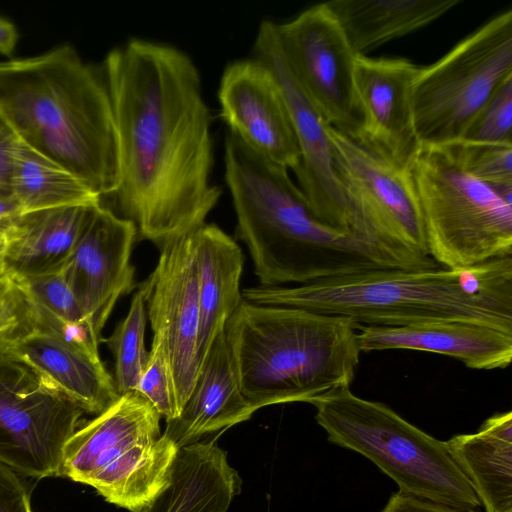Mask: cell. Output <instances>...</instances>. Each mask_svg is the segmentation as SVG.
<instances>
[{"mask_svg": "<svg viewBox=\"0 0 512 512\" xmlns=\"http://www.w3.org/2000/svg\"><path fill=\"white\" fill-rule=\"evenodd\" d=\"M116 130L114 197L137 239L159 249L205 223L221 196L210 180L211 117L201 77L180 49L132 38L104 61Z\"/></svg>", "mask_w": 512, "mask_h": 512, "instance_id": "cell-1", "label": "cell"}, {"mask_svg": "<svg viewBox=\"0 0 512 512\" xmlns=\"http://www.w3.org/2000/svg\"><path fill=\"white\" fill-rule=\"evenodd\" d=\"M242 296L361 325L469 321L512 331V256L458 270L379 267L298 285H257L243 289Z\"/></svg>", "mask_w": 512, "mask_h": 512, "instance_id": "cell-2", "label": "cell"}, {"mask_svg": "<svg viewBox=\"0 0 512 512\" xmlns=\"http://www.w3.org/2000/svg\"><path fill=\"white\" fill-rule=\"evenodd\" d=\"M0 117L21 141L100 197L116 191L117 140L108 89L72 47L0 62Z\"/></svg>", "mask_w": 512, "mask_h": 512, "instance_id": "cell-3", "label": "cell"}, {"mask_svg": "<svg viewBox=\"0 0 512 512\" xmlns=\"http://www.w3.org/2000/svg\"><path fill=\"white\" fill-rule=\"evenodd\" d=\"M225 180L237 218V237L250 254L261 286H290L388 267L352 234L327 225L279 166L228 132Z\"/></svg>", "mask_w": 512, "mask_h": 512, "instance_id": "cell-4", "label": "cell"}, {"mask_svg": "<svg viewBox=\"0 0 512 512\" xmlns=\"http://www.w3.org/2000/svg\"><path fill=\"white\" fill-rule=\"evenodd\" d=\"M357 323L306 309L246 301L228 320L241 391L259 408L350 388L360 359Z\"/></svg>", "mask_w": 512, "mask_h": 512, "instance_id": "cell-5", "label": "cell"}, {"mask_svg": "<svg viewBox=\"0 0 512 512\" xmlns=\"http://www.w3.org/2000/svg\"><path fill=\"white\" fill-rule=\"evenodd\" d=\"M328 440L371 460L401 493L472 512L481 506L470 481L440 441L387 405L341 389L312 401Z\"/></svg>", "mask_w": 512, "mask_h": 512, "instance_id": "cell-6", "label": "cell"}, {"mask_svg": "<svg viewBox=\"0 0 512 512\" xmlns=\"http://www.w3.org/2000/svg\"><path fill=\"white\" fill-rule=\"evenodd\" d=\"M161 416L136 391L80 426L62 451L61 476L93 487L130 512H144L167 485L178 448Z\"/></svg>", "mask_w": 512, "mask_h": 512, "instance_id": "cell-7", "label": "cell"}, {"mask_svg": "<svg viewBox=\"0 0 512 512\" xmlns=\"http://www.w3.org/2000/svg\"><path fill=\"white\" fill-rule=\"evenodd\" d=\"M411 169L430 257L465 269L512 256V200L467 173L443 146L420 145Z\"/></svg>", "mask_w": 512, "mask_h": 512, "instance_id": "cell-8", "label": "cell"}, {"mask_svg": "<svg viewBox=\"0 0 512 512\" xmlns=\"http://www.w3.org/2000/svg\"><path fill=\"white\" fill-rule=\"evenodd\" d=\"M334 169L348 211V231L388 267L439 266L429 255L409 165H400L328 126Z\"/></svg>", "mask_w": 512, "mask_h": 512, "instance_id": "cell-9", "label": "cell"}, {"mask_svg": "<svg viewBox=\"0 0 512 512\" xmlns=\"http://www.w3.org/2000/svg\"><path fill=\"white\" fill-rule=\"evenodd\" d=\"M512 77V10L508 9L420 67L412 90L419 145L442 146L462 138L494 94Z\"/></svg>", "mask_w": 512, "mask_h": 512, "instance_id": "cell-10", "label": "cell"}, {"mask_svg": "<svg viewBox=\"0 0 512 512\" xmlns=\"http://www.w3.org/2000/svg\"><path fill=\"white\" fill-rule=\"evenodd\" d=\"M83 413L28 361L0 352V462L23 476H61L63 447Z\"/></svg>", "mask_w": 512, "mask_h": 512, "instance_id": "cell-11", "label": "cell"}, {"mask_svg": "<svg viewBox=\"0 0 512 512\" xmlns=\"http://www.w3.org/2000/svg\"><path fill=\"white\" fill-rule=\"evenodd\" d=\"M275 31L292 75L326 124L354 138L357 56L330 11L324 3L314 5L288 22L275 23Z\"/></svg>", "mask_w": 512, "mask_h": 512, "instance_id": "cell-12", "label": "cell"}, {"mask_svg": "<svg viewBox=\"0 0 512 512\" xmlns=\"http://www.w3.org/2000/svg\"><path fill=\"white\" fill-rule=\"evenodd\" d=\"M192 233L162 247L154 271L144 280L148 320L153 338L163 345L180 412L198 376V278Z\"/></svg>", "mask_w": 512, "mask_h": 512, "instance_id": "cell-13", "label": "cell"}, {"mask_svg": "<svg viewBox=\"0 0 512 512\" xmlns=\"http://www.w3.org/2000/svg\"><path fill=\"white\" fill-rule=\"evenodd\" d=\"M253 56L272 74L288 109L300 151L299 163L293 170L298 187L321 221L349 233L348 211L334 169L328 125L292 75L281 52L274 22L260 23Z\"/></svg>", "mask_w": 512, "mask_h": 512, "instance_id": "cell-14", "label": "cell"}, {"mask_svg": "<svg viewBox=\"0 0 512 512\" xmlns=\"http://www.w3.org/2000/svg\"><path fill=\"white\" fill-rule=\"evenodd\" d=\"M136 239L137 229L132 221L97 204L59 271L100 342L117 300L135 287L130 259Z\"/></svg>", "mask_w": 512, "mask_h": 512, "instance_id": "cell-15", "label": "cell"}, {"mask_svg": "<svg viewBox=\"0 0 512 512\" xmlns=\"http://www.w3.org/2000/svg\"><path fill=\"white\" fill-rule=\"evenodd\" d=\"M420 67L406 58L357 56L354 91L358 111L356 142L400 165L419 148L412 90Z\"/></svg>", "mask_w": 512, "mask_h": 512, "instance_id": "cell-16", "label": "cell"}, {"mask_svg": "<svg viewBox=\"0 0 512 512\" xmlns=\"http://www.w3.org/2000/svg\"><path fill=\"white\" fill-rule=\"evenodd\" d=\"M221 117L229 131L269 161L297 167L300 151L282 94L268 68L255 58L236 60L218 89Z\"/></svg>", "mask_w": 512, "mask_h": 512, "instance_id": "cell-17", "label": "cell"}, {"mask_svg": "<svg viewBox=\"0 0 512 512\" xmlns=\"http://www.w3.org/2000/svg\"><path fill=\"white\" fill-rule=\"evenodd\" d=\"M361 352L416 350L442 354L478 370L504 369L512 360V331L469 321L402 326L357 325Z\"/></svg>", "mask_w": 512, "mask_h": 512, "instance_id": "cell-18", "label": "cell"}, {"mask_svg": "<svg viewBox=\"0 0 512 512\" xmlns=\"http://www.w3.org/2000/svg\"><path fill=\"white\" fill-rule=\"evenodd\" d=\"M255 411L241 391L224 331L211 345L180 414L166 420L163 433L181 448L246 421Z\"/></svg>", "mask_w": 512, "mask_h": 512, "instance_id": "cell-19", "label": "cell"}, {"mask_svg": "<svg viewBox=\"0 0 512 512\" xmlns=\"http://www.w3.org/2000/svg\"><path fill=\"white\" fill-rule=\"evenodd\" d=\"M10 351L45 374L86 413L98 415L120 397L92 342L37 329Z\"/></svg>", "mask_w": 512, "mask_h": 512, "instance_id": "cell-20", "label": "cell"}, {"mask_svg": "<svg viewBox=\"0 0 512 512\" xmlns=\"http://www.w3.org/2000/svg\"><path fill=\"white\" fill-rule=\"evenodd\" d=\"M198 278V374L215 338L243 301L240 279L244 255L238 244L215 224L192 233Z\"/></svg>", "mask_w": 512, "mask_h": 512, "instance_id": "cell-21", "label": "cell"}, {"mask_svg": "<svg viewBox=\"0 0 512 512\" xmlns=\"http://www.w3.org/2000/svg\"><path fill=\"white\" fill-rule=\"evenodd\" d=\"M241 479L215 439L178 448L167 485L144 512H227Z\"/></svg>", "mask_w": 512, "mask_h": 512, "instance_id": "cell-22", "label": "cell"}, {"mask_svg": "<svg viewBox=\"0 0 512 512\" xmlns=\"http://www.w3.org/2000/svg\"><path fill=\"white\" fill-rule=\"evenodd\" d=\"M96 205L56 207L18 216L8 230L2 271L18 280L60 271Z\"/></svg>", "mask_w": 512, "mask_h": 512, "instance_id": "cell-23", "label": "cell"}, {"mask_svg": "<svg viewBox=\"0 0 512 512\" xmlns=\"http://www.w3.org/2000/svg\"><path fill=\"white\" fill-rule=\"evenodd\" d=\"M461 0H333L324 5L356 56L433 23Z\"/></svg>", "mask_w": 512, "mask_h": 512, "instance_id": "cell-24", "label": "cell"}, {"mask_svg": "<svg viewBox=\"0 0 512 512\" xmlns=\"http://www.w3.org/2000/svg\"><path fill=\"white\" fill-rule=\"evenodd\" d=\"M446 442L486 512H512V412L494 414L477 432Z\"/></svg>", "mask_w": 512, "mask_h": 512, "instance_id": "cell-25", "label": "cell"}, {"mask_svg": "<svg viewBox=\"0 0 512 512\" xmlns=\"http://www.w3.org/2000/svg\"><path fill=\"white\" fill-rule=\"evenodd\" d=\"M10 187L23 212L94 205L101 197L75 174L17 137Z\"/></svg>", "mask_w": 512, "mask_h": 512, "instance_id": "cell-26", "label": "cell"}, {"mask_svg": "<svg viewBox=\"0 0 512 512\" xmlns=\"http://www.w3.org/2000/svg\"><path fill=\"white\" fill-rule=\"evenodd\" d=\"M146 295V283L143 281L132 297L125 318L118 323L109 337L102 338L101 341L112 352L114 382L120 396L136 390L148 360L149 352L144 344L148 320Z\"/></svg>", "mask_w": 512, "mask_h": 512, "instance_id": "cell-27", "label": "cell"}, {"mask_svg": "<svg viewBox=\"0 0 512 512\" xmlns=\"http://www.w3.org/2000/svg\"><path fill=\"white\" fill-rule=\"evenodd\" d=\"M442 146L467 173L512 200V145L458 140Z\"/></svg>", "mask_w": 512, "mask_h": 512, "instance_id": "cell-28", "label": "cell"}, {"mask_svg": "<svg viewBox=\"0 0 512 512\" xmlns=\"http://www.w3.org/2000/svg\"><path fill=\"white\" fill-rule=\"evenodd\" d=\"M34 306L21 284L0 269V352L37 330Z\"/></svg>", "mask_w": 512, "mask_h": 512, "instance_id": "cell-29", "label": "cell"}, {"mask_svg": "<svg viewBox=\"0 0 512 512\" xmlns=\"http://www.w3.org/2000/svg\"><path fill=\"white\" fill-rule=\"evenodd\" d=\"M460 140L512 145V77L483 105Z\"/></svg>", "mask_w": 512, "mask_h": 512, "instance_id": "cell-30", "label": "cell"}, {"mask_svg": "<svg viewBox=\"0 0 512 512\" xmlns=\"http://www.w3.org/2000/svg\"><path fill=\"white\" fill-rule=\"evenodd\" d=\"M135 391L145 398L165 421L180 414L163 345L157 338L152 340L148 360Z\"/></svg>", "mask_w": 512, "mask_h": 512, "instance_id": "cell-31", "label": "cell"}, {"mask_svg": "<svg viewBox=\"0 0 512 512\" xmlns=\"http://www.w3.org/2000/svg\"><path fill=\"white\" fill-rule=\"evenodd\" d=\"M21 474L0 462V512H33Z\"/></svg>", "mask_w": 512, "mask_h": 512, "instance_id": "cell-32", "label": "cell"}, {"mask_svg": "<svg viewBox=\"0 0 512 512\" xmlns=\"http://www.w3.org/2000/svg\"><path fill=\"white\" fill-rule=\"evenodd\" d=\"M382 512H468L422 500L401 492L394 493ZM476 512V511H472Z\"/></svg>", "mask_w": 512, "mask_h": 512, "instance_id": "cell-33", "label": "cell"}, {"mask_svg": "<svg viewBox=\"0 0 512 512\" xmlns=\"http://www.w3.org/2000/svg\"><path fill=\"white\" fill-rule=\"evenodd\" d=\"M17 136L0 117V185H9Z\"/></svg>", "mask_w": 512, "mask_h": 512, "instance_id": "cell-34", "label": "cell"}, {"mask_svg": "<svg viewBox=\"0 0 512 512\" xmlns=\"http://www.w3.org/2000/svg\"><path fill=\"white\" fill-rule=\"evenodd\" d=\"M23 213L10 185H0V226H10Z\"/></svg>", "mask_w": 512, "mask_h": 512, "instance_id": "cell-35", "label": "cell"}, {"mask_svg": "<svg viewBox=\"0 0 512 512\" xmlns=\"http://www.w3.org/2000/svg\"><path fill=\"white\" fill-rule=\"evenodd\" d=\"M18 40L16 27L10 21L0 17V54L13 53Z\"/></svg>", "mask_w": 512, "mask_h": 512, "instance_id": "cell-36", "label": "cell"}, {"mask_svg": "<svg viewBox=\"0 0 512 512\" xmlns=\"http://www.w3.org/2000/svg\"><path fill=\"white\" fill-rule=\"evenodd\" d=\"M11 226V225H10ZM10 226H0V269L8 246V230Z\"/></svg>", "mask_w": 512, "mask_h": 512, "instance_id": "cell-37", "label": "cell"}]
</instances>
